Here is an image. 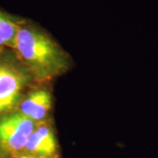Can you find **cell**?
I'll use <instances>...</instances> for the list:
<instances>
[{"label":"cell","mask_w":158,"mask_h":158,"mask_svg":"<svg viewBox=\"0 0 158 158\" xmlns=\"http://www.w3.org/2000/svg\"><path fill=\"white\" fill-rule=\"evenodd\" d=\"M35 125L19 111L4 116L0 119V152L14 158L20 156Z\"/></svg>","instance_id":"2"},{"label":"cell","mask_w":158,"mask_h":158,"mask_svg":"<svg viewBox=\"0 0 158 158\" xmlns=\"http://www.w3.org/2000/svg\"><path fill=\"white\" fill-rule=\"evenodd\" d=\"M22 21L0 11V49L6 46L12 48Z\"/></svg>","instance_id":"6"},{"label":"cell","mask_w":158,"mask_h":158,"mask_svg":"<svg viewBox=\"0 0 158 158\" xmlns=\"http://www.w3.org/2000/svg\"><path fill=\"white\" fill-rule=\"evenodd\" d=\"M12 48L25 69L34 78L47 81L65 72L68 57L47 32L23 20Z\"/></svg>","instance_id":"1"},{"label":"cell","mask_w":158,"mask_h":158,"mask_svg":"<svg viewBox=\"0 0 158 158\" xmlns=\"http://www.w3.org/2000/svg\"><path fill=\"white\" fill-rule=\"evenodd\" d=\"M52 106L51 93L46 89H37L28 93L19 103V112L35 122L45 120Z\"/></svg>","instance_id":"5"},{"label":"cell","mask_w":158,"mask_h":158,"mask_svg":"<svg viewBox=\"0 0 158 158\" xmlns=\"http://www.w3.org/2000/svg\"><path fill=\"white\" fill-rule=\"evenodd\" d=\"M57 149V141L53 127L45 119L36 122L22 155L34 158H56Z\"/></svg>","instance_id":"4"},{"label":"cell","mask_w":158,"mask_h":158,"mask_svg":"<svg viewBox=\"0 0 158 158\" xmlns=\"http://www.w3.org/2000/svg\"><path fill=\"white\" fill-rule=\"evenodd\" d=\"M18 158H34V157H31V156H25V155H22V156H19Z\"/></svg>","instance_id":"7"},{"label":"cell","mask_w":158,"mask_h":158,"mask_svg":"<svg viewBox=\"0 0 158 158\" xmlns=\"http://www.w3.org/2000/svg\"><path fill=\"white\" fill-rule=\"evenodd\" d=\"M31 77L25 67L0 61V117L19 104Z\"/></svg>","instance_id":"3"}]
</instances>
